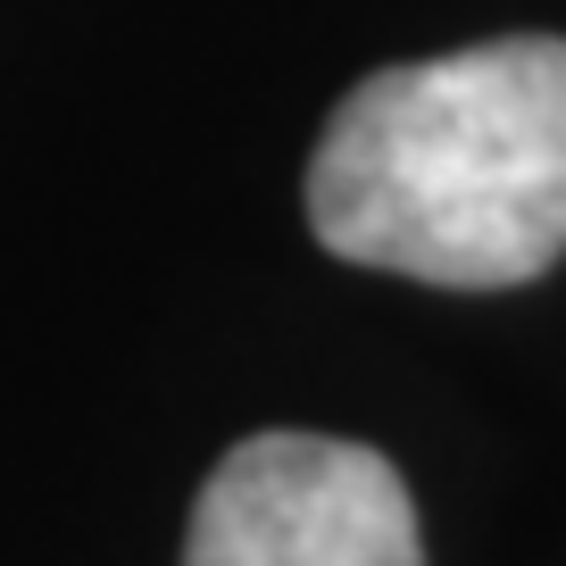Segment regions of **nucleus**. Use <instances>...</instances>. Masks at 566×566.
Listing matches in <instances>:
<instances>
[{"label": "nucleus", "mask_w": 566, "mask_h": 566, "mask_svg": "<svg viewBox=\"0 0 566 566\" xmlns=\"http://www.w3.org/2000/svg\"><path fill=\"white\" fill-rule=\"evenodd\" d=\"M334 259L442 292H509L566 259V42L509 34L342 92L308 159Z\"/></svg>", "instance_id": "f257e3e1"}, {"label": "nucleus", "mask_w": 566, "mask_h": 566, "mask_svg": "<svg viewBox=\"0 0 566 566\" xmlns=\"http://www.w3.org/2000/svg\"><path fill=\"white\" fill-rule=\"evenodd\" d=\"M184 566H424V533L384 450L275 424L209 467Z\"/></svg>", "instance_id": "f03ea898"}]
</instances>
